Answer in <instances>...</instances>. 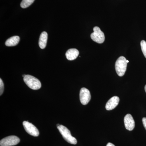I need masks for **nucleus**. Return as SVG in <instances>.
Here are the masks:
<instances>
[{
	"label": "nucleus",
	"instance_id": "a211bd4d",
	"mask_svg": "<svg viewBox=\"0 0 146 146\" xmlns=\"http://www.w3.org/2000/svg\"><path fill=\"white\" fill-rule=\"evenodd\" d=\"M145 92L146 93V85H145Z\"/></svg>",
	"mask_w": 146,
	"mask_h": 146
},
{
	"label": "nucleus",
	"instance_id": "20e7f679",
	"mask_svg": "<svg viewBox=\"0 0 146 146\" xmlns=\"http://www.w3.org/2000/svg\"><path fill=\"white\" fill-rule=\"evenodd\" d=\"M94 31L91 35V39L98 44L103 43L105 41V35L100 29L99 27H95L94 28Z\"/></svg>",
	"mask_w": 146,
	"mask_h": 146
},
{
	"label": "nucleus",
	"instance_id": "6e6552de",
	"mask_svg": "<svg viewBox=\"0 0 146 146\" xmlns=\"http://www.w3.org/2000/svg\"><path fill=\"white\" fill-rule=\"evenodd\" d=\"M125 126L126 129L129 131L133 130L135 127V121L133 117L130 114H127L124 119Z\"/></svg>",
	"mask_w": 146,
	"mask_h": 146
},
{
	"label": "nucleus",
	"instance_id": "f03ea898",
	"mask_svg": "<svg viewBox=\"0 0 146 146\" xmlns=\"http://www.w3.org/2000/svg\"><path fill=\"white\" fill-rule=\"evenodd\" d=\"M57 127L58 129L63 136V138L69 143L76 145L77 143L76 139L72 136L70 131L65 126L59 125Z\"/></svg>",
	"mask_w": 146,
	"mask_h": 146
},
{
	"label": "nucleus",
	"instance_id": "423d86ee",
	"mask_svg": "<svg viewBox=\"0 0 146 146\" xmlns=\"http://www.w3.org/2000/svg\"><path fill=\"white\" fill-rule=\"evenodd\" d=\"M24 128L26 131L30 135L35 137H36L39 135V131L35 126L29 122L27 121H24L23 122Z\"/></svg>",
	"mask_w": 146,
	"mask_h": 146
},
{
	"label": "nucleus",
	"instance_id": "dca6fc26",
	"mask_svg": "<svg viewBox=\"0 0 146 146\" xmlns=\"http://www.w3.org/2000/svg\"><path fill=\"white\" fill-rule=\"evenodd\" d=\"M142 121H143V125L144 127H145L146 130V118H143V119H142Z\"/></svg>",
	"mask_w": 146,
	"mask_h": 146
},
{
	"label": "nucleus",
	"instance_id": "f3484780",
	"mask_svg": "<svg viewBox=\"0 0 146 146\" xmlns=\"http://www.w3.org/2000/svg\"><path fill=\"white\" fill-rule=\"evenodd\" d=\"M106 146H115V145L114 144L111 143H109L107 144V145Z\"/></svg>",
	"mask_w": 146,
	"mask_h": 146
},
{
	"label": "nucleus",
	"instance_id": "9d476101",
	"mask_svg": "<svg viewBox=\"0 0 146 146\" xmlns=\"http://www.w3.org/2000/svg\"><path fill=\"white\" fill-rule=\"evenodd\" d=\"M79 54L78 50L75 48L68 50L66 53V56L68 60H72L77 58Z\"/></svg>",
	"mask_w": 146,
	"mask_h": 146
},
{
	"label": "nucleus",
	"instance_id": "9b49d317",
	"mask_svg": "<svg viewBox=\"0 0 146 146\" xmlns=\"http://www.w3.org/2000/svg\"><path fill=\"white\" fill-rule=\"evenodd\" d=\"M48 40V33L44 31L40 35L39 41V46L42 49H44L46 46Z\"/></svg>",
	"mask_w": 146,
	"mask_h": 146
},
{
	"label": "nucleus",
	"instance_id": "aec40b11",
	"mask_svg": "<svg viewBox=\"0 0 146 146\" xmlns=\"http://www.w3.org/2000/svg\"><path fill=\"white\" fill-rule=\"evenodd\" d=\"M127 63H129V60H127Z\"/></svg>",
	"mask_w": 146,
	"mask_h": 146
},
{
	"label": "nucleus",
	"instance_id": "39448f33",
	"mask_svg": "<svg viewBox=\"0 0 146 146\" xmlns=\"http://www.w3.org/2000/svg\"><path fill=\"white\" fill-rule=\"evenodd\" d=\"M20 139L17 136H11L3 138L0 141L1 146H11L16 145L19 143Z\"/></svg>",
	"mask_w": 146,
	"mask_h": 146
},
{
	"label": "nucleus",
	"instance_id": "f8f14e48",
	"mask_svg": "<svg viewBox=\"0 0 146 146\" xmlns=\"http://www.w3.org/2000/svg\"><path fill=\"white\" fill-rule=\"evenodd\" d=\"M20 37L14 36L9 38L5 42V45L7 46H14L18 44L20 41Z\"/></svg>",
	"mask_w": 146,
	"mask_h": 146
},
{
	"label": "nucleus",
	"instance_id": "1a4fd4ad",
	"mask_svg": "<svg viewBox=\"0 0 146 146\" xmlns=\"http://www.w3.org/2000/svg\"><path fill=\"white\" fill-rule=\"evenodd\" d=\"M119 98L117 96H114L111 98L108 101L106 105V108L107 110L114 109L119 104Z\"/></svg>",
	"mask_w": 146,
	"mask_h": 146
},
{
	"label": "nucleus",
	"instance_id": "7ed1b4c3",
	"mask_svg": "<svg viewBox=\"0 0 146 146\" xmlns=\"http://www.w3.org/2000/svg\"><path fill=\"white\" fill-rule=\"evenodd\" d=\"M24 81L28 86L33 90H38L42 86L41 82L38 79L29 75H26L24 77Z\"/></svg>",
	"mask_w": 146,
	"mask_h": 146
},
{
	"label": "nucleus",
	"instance_id": "f257e3e1",
	"mask_svg": "<svg viewBox=\"0 0 146 146\" xmlns=\"http://www.w3.org/2000/svg\"><path fill=\"white\" fill-rule=\"evenodd\" d=\"M127 62L125 57L120 56L118 58L115 63V70L118 75L123 76L125 74L127 67Z\"/></svg>",
	"mask_w": 146,
	"mask_h": 146
},
{
	"label": "nucleus",
	"instance_id": "4468645a",
	"mask_svg": "<svg viewBox=\"0 0 146 146\" xmlns=\"http://www.w3.org/2000/svg\"><path fill=\"white\" fill-rule=\"evenodd\" d=\"M141 50L143 52L144 56L146 58V42L144 40H142L141 42Z\"/></svg>",
	"mask_w": 146,
	"mask_h": 146
},
{
	"label": "nucleus",
	"instance_id": "0eeeda50",
	"mask_svg": "<svg viewBox=\"0 0 146 146\" xmlns=\"http://www.w3.org/2000/svg\"><path fill=\"white\" fill-rule=\"evenodd\" d=\"M91 99V94L88 89L82 88L80 93V99L81 104L84 105L88 104Z\"/></svg>",
	"mask_w": 146,
	"mask_h": 146
},
{
	"label": "nucleus",
	"instance_id": "ddd939ff",
	"mask_svg": "<svg viewBox=\"0 0 146 146\" xmlns=\"http://www.w3.org/2000/svg\"><path fill=\"white\" fill-rule=\"evenodd\" d=\"M35 0H23L21 2V6L22 8H26L33 3Z\"/></svg>",
	"mask_w": 146,
	"mask_h": 146
},
{
	"label": "nucleus",
	"instance_id": "6ab92c4d",
	"mask_svg": "<svg viewBox=\"0 0 146 146\" xmlns=\"http://www.w3.org/2000/svg\"><path fill=\"white\" fill-rule=\"evenodd\" d=\"M26 75H23V77H25V76Z\"/></svg>",
	"mask_w": 146,
	"mask_h": 146
},
{
	"label": "nucleus",
	"instance_id": "2eb2a0df",
	"mask_svg": "<svg viewBox=\"0 0 146 146\" xmlns=\"http://www.w3.org/2000/svg\"><path fill=\"white\" fill-rule=\"evenodd\" d=\"M4 89V86L1 79H0V95L1 96L3 93Z\"/></svg>",
	"mask_w": 146,
	"mask_h": 146
}]
</instances>
